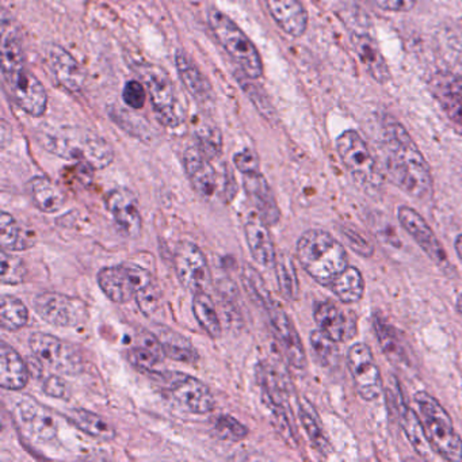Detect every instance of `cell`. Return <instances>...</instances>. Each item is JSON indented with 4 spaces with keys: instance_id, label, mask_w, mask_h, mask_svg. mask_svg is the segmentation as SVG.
<instances>
[{
    "instance_id": "45",
    "label": "cell",
    "mask_w": 462,
    "mask_h": 462,
    "mask_svg": "<svg viewBox=\"0 0 462 462\" xmlns=\"http://www.w3.org/2000/svg\"><path fill=\"white\" fill-rule=\"evenodd\" d=\"M196 142L200 148L201 152L205 155L209 159L219 157L223 150V139H221V134L217 127H203L196 130Z\"/></svg>"
},
{
    "instance_id": "18",
    "label": "cell",
    "mask_w": 462,
    "mask_h": 462,
    "mask_svg": "<svg viewBox=\"0 0 462 462\" xmlns=\"http://www.w3.org/2000/svg\"><path fill=\"white\" fill-rule=\"evenodd\" d=\"M106 206L125 236L132 239L139 236L142 228V211L134 191L114 189L107 196Z\"/></svg>"
},
{
    "instance_id": "35",
    "label": "cell",
    "mask_w": 462,
    "mask_h": 462,
    "mask_svg": "<svg viewBox=\"0 0 462 462\" xmlns=\"http://www.w3.org/2000/svg\"><path fill=\"white\" fill-rule=\"evenodd\" d=\"M298 415H300L301 425L305 428L306 435L312 443L313 448L319 453L327 456L331 451V445H329L328 439H327L326 433H324L318 412H316L315 408L308 400H300Z\"/></svg>"
},
{
    "instance_id": "48",
    "label": "cell",
    "mask_w": 462,
    "mask_h": 462,
    "mask_svg": "<svg viewBox=\"0 0 462 462\" xmlns=\"http://www.w3.org/2000/svg\"><path fill=\"white\" fill-rule=\"evenodd\" d=\"M145 89L140 81H130L125 84L122 98L130 109L140 110L145 104Z\"/></svg>"
},
{
    "instance_id": "37",
    "label": "cell",
    "mask_w": 462,
    "mask_h": 462,
    "mask_svg": "<svg viewBox=\"0 0 462 462\" xmlns=\"http://www.w3.org/2000/svg\"><path fill=\"white\" fill-rule=\"evenodd\" d=\"M193 313L196 321L211 338L217 339L223 333L219 313L206 292L196 293L193 298Z\"/></svg>"
},
{
    "instance_id": "31",
    "label": "cell",
    "mask_w": 462,
    "mask_h": 462,
    "mask_svg": "<svg viewBox=\"0 0 462 462\" xmlns=\"http://www.w3.org/2000/svg\"><path fill=\"white\" fill-rule=\"evenodd\" d=\"M68 420L81 433L87 434L101 443H112L117 436L113 425L104 420V416L91 412V411L76 408L68 412Z\"/></svg>"
},
{
    "instance_id": "49",
    "label": "cell",
    "mask_w": 462,
    "mask_h": 462,
    "mask_svg": "<svg viewBox=\"0 0 462 462\" xmlns=\"http://www.w3.org/2000/svg\"><path fill=\"white\" fill-rule=\"evenodd\" d=\"M42 390L45 395L53 399L68 400L71 396V389L67 382L64 381L60 376L47 377L42 384Z\"/></svg>"
},
{
    "instance_id": "2",
    "label": "cell",
    "mask_w": 462,
    "mask_h": 462,
    "mask_svg": "<svg viewBox=\"0 0 462 462\" xmlns=\"http://www.w3.org/2000/svg\"><path fill=\"white\" fill-rule=\"evenodd\" d=\"M41 147L63 159L75 160L102 170L112 165V145L91 130L81 127H41L35 134Z\"/></svg>"
},
{
    "instance_id": "38",
    "label": "cell",
    "mask_w": 462,
    "mask_h": 462,
    "mask_svg": "<svg viewBox=\"0 0 462 462\" xmlns=\"http://www.w3.org/2000/svg\"><path fill=\"white\" fill-rule=\"evenodd\" d=\"M29 235H25L24 229L20 228L17 219L7 213L2 212L0 214V246L7 251H20L32 247L29 242Z\"/></svg>"
},
{
    "instance_id": "22",
    "label": "cell",
    "mask_w": 462,
    "mask_h": 462,
    "mask_svg": "<svg viewBox=\"0 0 462 462\" xmlns=\"http://www.w3.org/2000/svg\"><path fill=\"white\" fill-rule=\"evenodd\" d=\"M175 64H177L178 73L182 79L183 84L204 109L212 110L216 104L214 101L213 89L209 83L206 76L201 73L200 68L196 67L194 61L189 58L188 53L178 50L175 55Z\"/></svg>"
},
{
    "instance_id": "25",
    "label": "cell",
    "mask_w": 462,
    "mask_h": 462,
    "mask_svg": "<svg viewBox=\"0 0 462 462\" xmlns=\"http://www.w3.org/2000/svg\"><path fill=\"white\" fill-rule=\"evenodd\" d=\"M351 43L366 73L379 83H387L390 78L389 67L376 41L364 33L351 35Z\"/></svg>"
},
{
    "instance_id": "28",
    "label": "cell",
    "mask_w": 462,
    "mask_h": 462,
    "mask_svg": "<svg viewBox=\"0 0 462 462\" xmlns=\"http://www.w3.org/2000/svg\"><path fill=\"white\" fill-rule=\"evenodd\" d=\"M127 265H129L130 273L134 277L135 300H136L140 311L150 318L159 311L160 304H162L159 286L147 269L132 265V263H127Z\"/></svg>"
},
{
    "instance_id": "33",
    "label": "cell",
    "mask_w": 462,
    "mask_h": 462,
    "mask_svg": "<svg viewBox=\"0 0 462 462\" xmlns=\"http://www.w3.org/2000/svg\"><path fill=\"white\" fill-rule=\"evenodd\" d=\"M313 318L318 324V328L329 338L338 343L346 339V318L335 304L331 301H321V303L316 304Z\"/></svg>"
},
{
    "instance_id": "50",
    "label": "cell",
    "mask_w": 462,
    "mask_h": 462,
    "mask_svg": "<svg viewBox=\"0 0 462 462\" xmlns=\"http://www.w3.org/2000/svg\"><path fill=\"white\" fill-rule=\"evenodd\" d=\"M235 166L243 175L247 173H259V158L251 150H243L237 152L234 158Z\"/></svg>"
},
{
    "instance_id": "27",
    "label": "cell",
    "mask_w": 462,
    "mask_h": 462,
    "mask_svg": "<svg viewBox=\"0 0 462 462\" xmlns=\"http://www.w3.org/2000/svg\"><path fill=\"white\" fill-rule=\"evenodd\" d=\"M247 244L252 258L263 267L275 266L277 251L270 235L269 226L262 219H250L244 227Z\"/></svg>"
},
{
    "instance_id": "20",
    "label": "cell",
    "mask_w": 462,
    "mask_h": 462,
    "mask_svg": "<svg viewBox=\"0 0 462 462\" xmlns=\"http://www.w3.org/2000/svg\"><path fill=\"white\" fill-rule=\"evenodd\" d=\"M198 147H190L183 155L186 173L194 190L203 198H211L217 190V173Z\"/></svg>"
},
{
    "instance_id": "7",
    "label": "cell",
    "mask_w": 462,
    "mask_h": 462,
    "mask_svg": "<svg viewBox=\"0 0 462 462\" xmlns=\"http://www.w3.org/2000/svg\"><path fill=\"white\" fill-rule=\"evenodd\" d=\"M136 71L148 89L153 109L160 121L168 127H180L185 121V113L170 75L158 65L150 64H140Z\"/></svg>"
},
{
    "instance_id": "1",
    "label": "cell",
    "mask_w": 462,
    "mask_h": 462,
    "mask_svg": "<svg viewBox=\"0 0 462 462\" xmlns=\"http://www.w3.org/2000/svg\"><path fill=\"white\" fill-rule=\"evenodd\" d=\"M381 150L389 180L415 200H430L434 189L430 166L400 122L392 119L382 125Z\"/></svg>"
},
{
    "instance_id": "19",
    "label": "cell",
    "mask_w": 462,
    "mask_h": 462,
    "mask_svg": "<svg viewBox=\"0 0 462 462\" xmlns=\"http://www.w3.org/2000/svg\"><path fill=\"white\" fill-rule=\"evenodd\" d=\"M430 91L446 116L462 127V79L448 71H439L430 79Z\"/></svg>"
},
{
    "instance_id": "9",
    "label": "cell",
    "mask_w": 462,
    "mask_h": 462,
    "mask_svg": "<svg viewBox=\"0 0 462 462\" xmlns=\"http://www.w3.org/2000/svg\"><path fill=\"white\" fill-rule=\"evenodd\" d=\"M29 347L35 359L47 369L64 376H78L84 370V359L78 347L50 334L35 333Z\"/></svg>"
},
{
    "instance_id": "15",
    "label": "cell",
    "mask_w": 462,
    "mask_h": 462,
    "mask_svg": "<svg viewBox=\"0 0 462 462\" xmlns=\"http://www.w3.org/2000/svg\"><path fill=\"white\" fill-rule=\"evenodd\" d=\"M263 308L269 316L273 333L286 358L296 369H304L306 366L305 349L295 324L273 298H270Z\"/></svg>"
},
{
    "instance_id": "21",
    "label": "cell",
    "mask_w": 462,
    "mask_h": 462,
    "mask_svg": "<svg viewBox=\"0 0 462 462\" xmlns=\"http://www.w3.org/2000/svg\"><path fill=\"white\" fill-rule=\"evenodd\" d=\"M243 180L247 196L257 209L260 219L267 226H275L280 221L281 212L266 178L263 177L259 171V173L243 175Z\"/></svg>"
},
{
    "instance_id": "52",
    "label": "cell",
    "mask_w": 462,
    "mask_h": 462,
    "mask_svg": "<svg viewBox=\"0 0 462 462\" xmlns=\"http://www.w3.org/2000/svg\"><path fill=\"white\" fill-rule=\"evenodd\" d=\"M454 250H456L457 257H458L459 262H461L462 265V234L456 237Z\"/></svg>"
},
{
    "instance_id": "10",
    "label": "cell",
    "mask_w": 462,
    "mask_h": 462,
    "mask_svg": "<svg viewBox=\"0 0 462 462\" xmlns=\"http://www.w3.org/2000/svg\"><path fill=\"white\" fill-rule=\"evenodd\" d=\"M35 313L50 326L76 328L89 318L86 303L73 296L56 292H42L33 301Z\"/></svg>"
},
{
    "instance_id": "24",
    "label": "cell",
    "mask_w": 462,
    "mask_h": 462,
    "mask_svg": "<svg viewBox=\"0 0 462 462\" xmlns=\"http://www.w3.org/2000/svg\"><path fill=\"white\" fill-rule=\"evenodd\" d=\"M278 27L292 37H301L308 27L303 0H265Z\"/></svg>"
},
{
    "instance_id": "12",
    "label": "cell",
    "mask_w": 462,
    "mask_h": 462,
    "mask_svg": "<svg viewBox=\"0 0 462 462\" xmlns=\"http://www.w3.org/2000/svg\"><path fill=\"white\" fill-rule=\"evenodd\" d=\"M173 269L186 289L196 293L206 292L212 275L208 259L203 250L191 242L178 244L173 254Z\"/></svg>"
},
{
    "instance_id": "11",
    "label": "cell",
    "mask_w": 462,
    "mask_h": 462,
    "mask_svg": "<svg viewBox=\"0 0 462 462\" xmlns=\"http://www.w3.org/2000/svg\"><path fill=\"white\" fill-rule=\"evenodd\" d=\"M349 366L357 392L365 402H374L382 393L381 373L366 343H356L347 353Z\"/></svg>"
},
{
    "instance_id": "29",
    "label": "cell",
    "mask_w": 462,
    "mask_h": 462,
    "mask_svg": "<svg viewBox=\"0 0 462 462\" xmlns=\"http://www.w3.org/2000/svg\"><path fill=\"white\" fill-rule=\"evenodd\" d=\"M152 333L159 339L167 358L190 365L196 364L200 359L196 347L191 344V342L186 336H183L175 329L158 324V326L153 327Z\"/></svg>"
},
{
    "instance_id": "40",
    "label": "cell",
    "mask_w": 462,
    "mask_h": 462,
    "mask_svg": "<svg viewBox=\"0 0 462 462\" xmlns=\"http://www.w3.org/2000/svg\"><path fill=\"white\" fill-rule=\"evenodd\" d=\"M275 273H277L278 286L283 297L295 301L298 297V278L296 272L295 263L289 255H277L275 260Z\"/></svg>"
},
{
    "instance_id": "51",
    "label": "cell",
    "mask_w": 462,
    "mask_h": 462,
    "mask_svg": "<svg viewBox=\"0 0 462 462\" xmlns=\"http://www.w3.org/2000/svg\"><path fill=\"white\" fill-rule=\"evenodd\" d=\"M374 6L390 12H408L415 7L416 0H370Z\"/></svg>"
},
{
    "instance_id": "6",
    "label": "cell",
    "mask_w": 462,
    "mask_h": 462,
    "mask_svg": "<svg viewBox=\"0 0 462 462\" xmlns=\"http://www.w3.org/2000/svg\"><path fill=\"white\" fill-rule=\"evenodd\" d=\"M208 18L212 32L231 56L232 60L249 78H260L263 75L262 58L246 33L240 29L228 15L219 10H209Z\"/></svg>"
},
{
    "instance_id": "3",
    "label": "cell",
    "mask_w": 462,
    "mask_h": 462,
    "mask_svg": "<svg viewBox=\"0 0 462 462\" xmlns=\"http://www.w3.org/2000/svg\"><path fill=\"white\" fill-rule=\"evenodd\" d=\"M296 254L310 277L326 288L349 266V255L343 244L323 229L304 232L298 239Z\"/></svg>"
},
{
    "instance_id": "34",
    "label": "cell",
    "mask_w": 462,
    "mask_h": 462,
    "mask_svg": "<svg viewBox=\"0 0 462 462\" xmlns=\"http://www.w3.org/2000/svg\"><path fill=\"white\" fill-rule=\"evenodd\" d=\"M328 289H331L341 303L347 305L358 303L365 293L364 275L357 267L347 266L331 283Z\"/></svg>"
},
{
    "instance_id": "30",
    "label": "cell",
    "mask_w": 462,
    "mask_h": 462,
    "mask_svg": "<svg viewBox=\"0 0 462 462\" xmlns=\"http://www.w3.org/2000/svg\"><path fill=\"white\" fill-rule=\"evenodd\" d=\"M166 354L163 351L159 339L148 329H142L137 333L136 346L130 350V361L140 369L153 372L158 365L165 361Z\"/></svg>"
},
{
    "instance_id": "42",
    "label": "cell",
    "mask_w": 462,
    "mask_h": 462,
    "mask_svg": "<svg viewBox=\"0 0 462 462\" xmlns=\"http://www.w3.org/2000/svg\"><path fill=\"white\" fill-rule=\"evenodd\" d=\"M311 347H312L313 354H315L316 359L321 362L323 366H335L339 361V350L338 342L329 338L328 335L320 331V329H315L312 331L310 336Z\"/></svg>"
},
{
    "instance_id": "36",
    "label": "cell",
    "mask_w": 462,
    "mask_h": 462,
    "mask_svg": "<svg viewBox=\"0 0 462 462\" xmlns=\"http://www.w3.org/2000/svg\"><path fill=\"white\" fill-rule=\"evenodd\" d=\"M373 326L376 328L377 338L382 351L387 354L388 358L393 364H408L407 351H405L404 342L400 339L399 334L392 326L380 318L374 319Z\"/></svg>"
},
{
    "instance_id": "47",
    "label": "cell",
    "mask_w": 462,
    "mask_h": 462,
    "mask_svg": "<svg viewBox=\"0 0 462 462\" xmlns=\"http://www.w3.org/2000/svg\"><path fill=\"white\" fill-rule=\"evenodd\" d=\"M341 231L347 243H349V246L351 247L357 254L365 258L372 257L374 249H373L369 240L362 236L361 232L354 228H350V227H342Z\"/></svg>"
},
{
    "instance_id": "16",
    "label": "cell",
    "mask_w": 462,
    "mask_h": 462,
    "mask_svg": "<svg viewBox=\"0 0 462 462\" xmlns=\"http://www.w3.org/2000/svg\"><path fill=\"white\" fill-rule=\"evenodd\" d=\"M15 418L20 427L41 443H50L58 435L55 413L29 396H24L15 405Z\"/></svg>"
},
{
    "instance_id": "46",
    "label": "cell",
    "mask_w": 462,
    "mask_h": 462,
    "mask_svg": "<svg viewBox=\"0 0 462 462\" xmlns=\"http://www.w3.org/2000/svg\"><path fill=\"white\" fill-rule=\"evenodd\" d=\"M112 117H113L114 121L122 127V129L127 130V134L134 135L137 139H150V130H148V127H145L144 124H140V119L137 117L130 116V114L125 113L124 109H114L110 112Z\"/></svg>"
},
{
    "instance_id": "17",
    "label": "cell",
    "mask_w": 462,
    "mask_h": 462,
    "mask_svg": "<svg viewBox=\"0 0 462 462\" xmlns=\"http://www.w3.org/2000/svg\"><path fill=\"white\" fill-rule=\"evenodd\" d=\"M45 63L53 78L63 89L71 94H79L84 90L86 73L68 50L58 43H50L45 48Z\"/></svg>"
},
{
    "instance_id": "23",
    "label": "cell",
    "mask_w": 462,
    "mask_h": 462,
    "mask_svg": "<svg viewBox=\"0 0 462 462\" xmlns=\"http://www.w3.org/2000/svg\"><path fill=\"white\" fill-rule=\"evenodd\" d=\"M99 288L109 300L127 304L135 298V283L129 265L104 267L96 275Z\"/></svg>"
},
{
    "instance_id": "26",
    "label": "cell",
    "mask_w": 462,
    "mask_h": 462,
    "mask_svg": "<svg viewBox=\"0 0 462 462\" xmlns=\"http://www.w3.org/2000/svg\"><path fill=\"white\" fill-rule=\"evenodd\" d=\"M27 362L6 342L0 344V387L6 390H20L29 382Z\"/></svg>"
},
{
    "instance_id": "4",
    "label": "cell",
    "mask_w": 462,
    "mask_h": 462,
    "mask_svg": "<svg viewBox=\"0 0 462 462\" xmlns=\"http://www.w3.org/2000/svg\"><path fill=\"white\" fill-rule=\"evenodd\" d=\"M415 404L434 453L446 461H462L461 436L443 404L427 392L416 393Z\"/></svg>"
},
{
    "instance_id": "5",
    "label": "cell",
    "mask_w": 462,
    "mask_h": 462,
    "mask_svg": "<svg viewBox=\"0 0 462 462\" xmlns=\"http://www.w3.org/2000/svg\"><path fill=\"white\" fill-rule=\"evenodd\" d=\"M336 150L354 182L369 196H379L384 178L367 142L357 130H346L336 140Z\"/></svg>"
},
{
    "instance_id": "43",
    "label": "cell",
    "mask_w": 462,
    "mask_h": 462,
    "mask_svg": "<svg viewBox=\"0 0 462 462\" xmlns=\"http://www.w3.org/2000/svg\"><path fill=\"white\" fill-rule=\"evenodd\" d=\"M0 263H2L0 278H2L4 285H19L27 280V270L24 260L12 255V251L2 250Z\"/></svg>"
},
{
    "instance_id": "41",
    "label": "cell",
    "mask_w": 462,
    "mask_h": 462,
    "mask_svg": "<svg viewBox=\"0 0 462 462\" xmlns=\"http://www.w3.org/2000/svg\"><path fill=\"white\" fill-rule=\"evenodd\" d=\"M402 422L403 426H404L405 435L410 439L413 448L418 450L420 456L427 457V451L430 453V450H433V449H431L430 443H428L427 438H426L422 422H420L418 415L408 405L407 407H403Z\"/></svg>"
},
{
    "instance_id": "13",
    "label": "cell",
    "mask_w": 462,
    "mask_h": 462,
    "mask_svg": "<svg viewBox=\"0 0 462 462\" xmlns=\"http://www.w3.org/2000/svg\"><path fill=\"white\" fill-rule=\"evenodd\" d=\"M167 390L183 410L196 415H206L216 407L212 390L196 377L173 373L167 381Z\"/></svg>"
},
{
    "instance_id": "44",
    "label": "cell",
    "mask_w": 462,
    "mask_h": 462,
    "mask_svg": "<svg viewBox=\"0 0 462 462\" xmlns=\"http://www.w3.org/2000/svg\"><path fill=\"white\" fill-rule=\"evenodd\" d=\"M214 431L217 436L227 443H240L249 435V428L235 420L234 416L221 415L214 420Z\"/></svg>"
},
{
    "instance_id": "8",
    "label": "cell",
    "mask_w": 462,
    "mask_h": 462,
    "mask_svg": "<svg viewBox=\"0 0 462 462\" xmlns=\"http://www.w3.org/2000/svg\"><path fill=\"white\" fill-rule=\"evenodd\" d=\"M4 89L20 110L32 117H42L47 112L48 94L40 79L27 67V63L2 67Z\"/></svg>"
},
{
    "instance_id": "14",
    "label": "cell",
    "mask_w": 462,
    "mask_h": 462,
    "mask_svg": "<svg viewBox=\"0 0 462 462\" xmlns=\"http://www.w3.org/2000/svg\"><path fill=\"white\" fill-rule=\"evenodd\" d=\"M397 217L403 229L415 240L416 244L435 263L436 266L450 272L451 265L448 254L427 221L410 206H400Z\"/></svg>"
},
{
    "instance_id": "32",
    "label": "cell",
    "mask_w": 462,
    "mask_h": 462,
    "mask_svg": "<svg viewBox=\"0 0 462 462\" xmlns=\"http://www.w3.org/2000/svg\"><path fill=\"white\" fill-rule=\"evenodd\" d=\"M27 188L35 208L43 213H58L65 205V196L63 190L50 178L35 177L30 181Z\"/></svg>"
},
{
    "instance_id": "39",
    "label": "cell",
    "mask_w": 462,
    "mask_h": 462,
    "mask_svg": "<svg viewBox=\"0 0 462 462\" xmlns=\"http://www.w3.org/2000/svg\"><path fill=\"white\" fill-rule=\"evenodd\" d=\"M27 321H29V311L27 305L14 296H2V303H0L2 328L15 333L24 328Z\"/></svg>"
},
{
    "instance_id": "53",
    "label": "cell",
    "mask_w": 462,
    "mask_h": 462,
    "mask_svg": "<svg viewBox=\"0 0 462 462\" xmlns=\"http://www.w3.org/2000/svg\"><path fill=\"white\" fill-rule=\"evenodd\" d=\"M457 310L462 315V293H459L458 298H457Z\"/></svg>"
}]
</instances>
